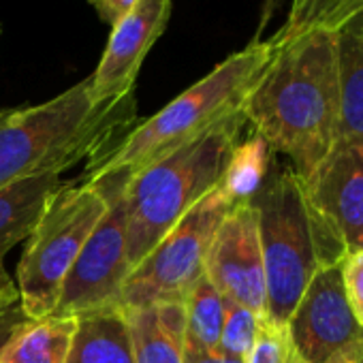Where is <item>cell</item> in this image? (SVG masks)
I'll return each instance as SVG.
<instances>
[{
  "label": "cell",
  "mask_w": 363,
  "mask_h": 363,
  "mask_svg": "<svg viewBox=\"0 0 363 363\" xmlns=\"http://www.w3.org/2000/svg\"><path fill=\"white\" fill-rule=\"evenodd\" d=\"M337 35L308 33L276 43L272 62L246 96L242 113L272 152L308 179L329 154L337 133Z\"/></svg>",
  "instance_id": "6da1fadb"
},
{
  "label": "cell",
  "mask_w": 363,
  "mask_h": 363,
  "mask_svg": "<svg viewBox=\"0 0 363 363\" xmlns=\"http://www.w3.org/2000/svg\"><path fill=\"white\" fill-rule=\"evenodd\" d=\"M137 124L135 92L94 103L82 79L48 103L0 111V189L18 179L62 173L79 160L94 167Z\"/></svg>",
  "instance_id": "7a4b0ae2"
},
{
  "label": "cell",
  "mask_w": 363,
  "mask_h": 363,
  "mask_svg": "<svg viewBox=\"0 0 363 363\" xmlns=\"http://www.w3.org/2000/svg\"><path fill=\"white\" fill-rule=\"evenodd\" d=\"M252 206L265 269V318L286 327L314 274L340 265L348 252L291 164L267 175Z\"/></svg>",
  "instance_id": "3957f363"
},
{
  "label": "cell",
  "mask_w": 363,
  "mask_h": 363,
  "mask_svg": "<svg viewBox=\"0 0 363 363\" xmlns=\"http://www.w3.org/2000/svg\"><path fill=\"white\" fill-rule=\"evenodd\" d=\"M246 124L240 109L145 169L126 175L130 269L220 184Z\"/></svg>",
  "instance_id": "277c9868"
},
{
  "label": "cell",
  "mask_w": 363,
  "mask_h": 363,
  "mask_svg": "<svg viewBox=\"0 0 363 363\" xmlns=\"http://www.w3.org/2000/svg\"><path fill=\"white\" fill-rule=\"evenodd\" d=\"M274 54L272 39H255L231 54L158 113L139 120L103 160L86 169L84 179L111 171L133 175L240 111Z\"/></svg>",
  "instance_id": "5b68a950"
},
{
  "label": "cell",
  "mask_w": 363,
  "mask_h": 363,
  "mask_svg": "<svg viewBox=\"0 0 363 363\" xmlns=\"http://www.w3.org/2000/svg\"><path fill=\"white\" fill-rule=\"evenodd\" d=\"M107 212V197L94 182H62L28 238L18 263V295L28 318L54 312L67 274Z\"/></svg>",
  "instance_id": "8992f818"
},
{
  "label": "cell",
  "mask_w": 363,
  "mask_h": 363,
  "mask_svg": "<svg viewBox=\"0 0 363 363\" xmlns=\"http://www.w3.org/2000/svg\"><path fill=\"white\" fill-rule=\"evenodd\" d=\"M233 206L218 186L206 195L130 269L118 308L135 312L160 301L184 303L193 284L203 276L214 233Z\"/></svg>",
  "instance_id": "52a82bcc"
},
{
  "label": "cell",
  "mask_w": 363,
  "mask_h": 363,
  "mask_svg": "<svg viewBox=\"0 0 363 363\" xmlns=\"http://www.w3.org/2000/svg\"><path fill=\"white\" fill-rule=\"evenodd\" d=\"M86 179L99 184L107 197V212L67 274L52 314L79 316L103 308H118L122 286L130 274L126 248L128 210L124 199L126 173L111 171Z\"/></svg>",
  "instance_id": "ba28073f"
},
{
  "label": "cell",
  "mask_w": 363,
  "mask_h": 363,
  "mask_svg": "<svg viewBox=\"0 0 363 363\" xmlns=\"http://www.w3.org/2000/svg\"><path fill=\"white\" fill-rule=\"evenodd\" d=\"M286 329L303 363H327L335 357L363 352V327L350 310L340 265L314 274Z\"/></svg>",
  "instance_id": "9c48e42d"
},
{
  "label": "cell",
  "mask_w": 363,
  "mask_h": 363,
  "mask_svg": "<svg viewBox=\"0 0 363 363\" xmlns=\"http://www.w3.org/2000/svg\"><path fill=\"white\" fill-rule=\"evenodd\" d=\"M206 276L223 297L265 316V269L252 201L233 206L218 225L206 259Z\"/></svg>",
  "instance_id": "30bf717a"
},
{
  "label": "cell",
  "mask_w": 363,
  "mask_h": 363,
  "mask_svg": "<svg viewBox=\"0 0 363 363\" xmlns=\"http://www.w3.org/2000/svg\"><path fill=\"white\" fill-rule=\"evenodd\" d=\"M171 7L173 0H137L133 9L111 28L99 67L88 77L94 103L135 92L141 65L164 33Z\"/></svg>",
  "instance_id": "8fae6325"
},
{
  "label": "cell",
  "mask_w": 363,
  "mask_h": 363,
  "mask_svg": "<svg viewBox=\"0 0 363 363\" xmlns=\"http://www.w3.org/2000/svg\"><path fill=\"white\" fill-rule=\"evenodd\" d=\"M303 184L312 206L340 233L346 252H363V141L335 139Z\"/></svg>",
  "instance_id": "7c38bea8"
},
{
  "label": "cell",
  "mask_w": 363,
  "mask_h": 363,
  "mask_svg": "<svg viewBox=\"0 0 363 363\" xmlns=\"http://www.w3.org/2000/svg\"><path fill=\"white\" fill-rule=\"evenodd\" d=\"M124 314L128 318L135 363H184V303L160 301Z\"/></svg>",
  "instance_id": "4fadbf2b"
},
{
  "label": "cell",
  "mask_w": 363,
  "mask_h": 363,
  "mask_svg": "<svg viewBox=\"0 0 363 363\" xmlns=\"http://www.w3.org/2000/svg\"><path fill=\"white\" fill-rule=\"evenodd\" d=\"M60 186V173H43L0 189V257L30 238Z\"/></svg>",
  "instance_id": "5bb4252c"
},
{
  "label": "cell",
  "mask_w": 363,
  "mask_h": 363,
  "mask_svg": "<svg viewBox=\"0 0 363 363\" xmlns=\"http://www.w3.org/2000/svg\"><path fill=\"white\" fill-rule=\"evenodd\" d=\"M67 363H135L126 314L116 306L79 314Z\"/></svg>",
  "instance_id": "9a60e30c"
},
{
  "label": "cell",
  "mask_w": 363,
  "mask_h": 363,
  "mask_svg": "<svg viewBox=\"0 0 363 363\" xmlns=\"http://www.w3.org/2000/svg\"><path fill=\"white\" fill-rule=\"evenodd\" d=\"M77 316L26 318L0 348V363H67Z\"/></svg>",
  "instance_id": "2e32d148"
},
{
  "label": "cell",
  "mask_w": 363,
  "mask_h": 363,
  "mask_svg": "<svg viewBox=\"0 0 363 363\" xmlns=\"http://www.w3.org/2000/svg\"><path fill=\"white\" fill-rule=\"evenodd\" d=\"M340 111L335 139L363 141V22L337 35Z\"/></svg>",
  "instance_id": "e0dca14e"
},
{
  "label": "cell",
  "mask_w": 363,
  "mask_h": 363,
  "mask_svg": "<svg viewBox=\"0 0 363 363\" xmlns=\"http://www.w3.org/2000/svg\"><path fill=\"white\" fill-rule=\"evenodd\" d=\"M363 22V0H291L282 28L272 37L274 43H286L308 33H344Z\"/></svg>",
  "instance_id": "ac0fdd59"
},
{
  "label": "cell",
  "mask_w": 363,
  "mask_h": 363,
  "mask_svg": "<svg viewBox=\"0 0 363 363\" xmlns=\"http://www.w3.org/2000/svg\"><path fill=\"white\" fill-rule=\"evenodd\" d=\"M269 160L272 147L261 135L252 133L248 139L235 145L218 189L235 206L252 201L269 175Z\"/></svg>",
  "instance_id": "d6986e66"
},
{
  "label": "cell",
  "mask_w": 363,
  "mask_h": 363,
  "mask_svg": "<svg viewBox=\"0 0 363 363\" xmlns=\"http://www.w3.org/2000/svg\"><path fill=\"white\" fill-rule=\"evenodd\" d=\"M184 314L186 344L203 350H216L225 320V299L206 272L189 291L184 299Z\"/></svg>",
  "instance_id": "ffe728a7"
},
{
  "label": "cell",
  "mask_w": 363,
  "mask_h": 363,
  "mask_svg": "<svg viewBox=\"0 0 363 363\" xmlns=\"http://www.w3.org/2000/svg\"><path fill=\"white\" fill-rule=\"evenodd\" d=\"M223 299H225V320H223L218 348L227 354L246 359V354L250 352L255 344L259 323L263 316H259L257 312L248 310L246 306L233 299H227V297Z\"/></svg>",
  "instance_id": "44dd1931"
},
{
  "label": "cell",
  "mask_w": 363,
  "mask_h": 363,
  "mask_svg": "<svg viewBox=\"0 0 363 363\" xmlns=\"http://www.w3.org/2000/svg\"><path fill=\"white\" fill-rule=\"evenodd\" d=\"M244 363H303V361L291 342L289 329L263 316L259 323L255 344L246 354Z\"/></svg>",
  "instance_id": "7402d4cb"
},
{
  "label": "cell",
  "mask_w": 363,
  "mask_h": 363,
  "mask_svg": "<svg viewBox=\"0 0 363 363\" xmlns=\"http://www.w3.org/2000/svg\"><path fill=\"white\" fill-rule=\"evenodd\" d=\"M340 267H342V280H344V291L350 310L359 320V325L363 327V252L346 255Z\"/></svg>",
  "instance_id": "603a6c76"
},
{
  "label": "cell",
  "mask_w": 363,
  "mask_h": 363,
  "mask_svg": "<svg viewBox=\"0 0 363 363\" xmlns=\"http://www.w3.org/2000/svg\"><path fill=\"white\" fill-rule=\"evenodd\" d=\"M28 316L24 314L20 306V295L16 289V282L9 286L0 289V348L9 340V335L26 320Z\"/></svg>",
  "instance_id": "cb8c5ba5"
},
{
  "label": "cell",
  "mask_w": 363,
  "mask_h": 363,
  "mask_svg": "<svg viewBox=\"0 0 363 363\" xmlns=\"http://www.w3.org/2000/svg\"><path fill=\"white\" fill-rule=\"evenodd\" d=\"M88 3L96 11L101 22L107 24L109 28H113L133 9L137 0H88Z\"/></svg>",
  "instance_id": "d4e9b609"
},
{
  "label": "cell",
  "mask_w": 363,
  "mask_h": 363,
  "mask_svg": "<svg viewBox=\"0 0 363 363\" xmlns=\"http://www.w3.org/2000/svg\"><path fill=\"white\" fill-rule=\"evenodd\" d=\"M184 363H244V359L227 354L220 348L203 350V348L186 344V348H184Z\"/></svg>",
  "instance_id": "484cf974"
},
{
  "label": "cell",
  "mask_w": 363,
  "mask_h": 363,
  "mask_svg": "<svg viewBox=\"0 0 363 363\" xmlns=\"http://www.w3.org/2000/svg\"><path fill=\"white\" fill-rule=\"evenodd\" d=\"M276 3H278V0H265V7H263V18H261V24H259V35L263 33V28H265V24L269 22V18L274 16Z\"/></svg>",
  "instance_id": "4316f807"
},
{
  "label": "cell",
  "mask_w": 363,
  "mask_h": 363,
  "mask_svg": "<svg viewBox=\"0 0 363 363\" xmlns=\"http://www.w3.org/2000/svg\"><path fill=\"white\" fill-rule=\"evenodd\" d=\"M327 363H363V352H352V354H344V357H335Z\"/></svg>",
  "instance_id": "83f0119b"
},
{
  "label": "cell",
  "mask_w": 363,
  "mask_h": 363,
  "mask_svg": "<svg viewBox=\"0 0 363 363\" xmlns=\"http://www.w3.org/2000/svg\"><path fill=\"white\" fill-rule=\"evenodd\" d=\"M11 282H13V280H11V278L7 276V272L3 269V265H0V289H5V286H9Z\"/></svg>",
  "instance_id": "f1b7e54d"
},
{
  "label": "cell",
  "mask_w": 363,
  "mask_h": 363,
  "mask_svg": "<svg viewBox=\"0 0 363 363\" xmlns=\"http://www.w3.org/2000/svg\"><path fill=\"white\" fill-rule=\"evenodd\" d=\"M0 30H3V28H0Z\"/></svg>",
  "instance_id": "f546056e"
}]
</instances>
